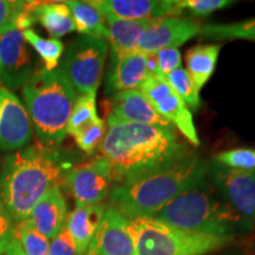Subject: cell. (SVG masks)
<instances>
[{
    "instance_id": "cell-10",
    "label": "cell",
    "mask_w": 255,
    "mask_h": 255,
    "mask_svg": "<svg viewBox=\"0 0 255 255\" xmlns=\"http://www.w3.org/2000/svg\"><path fill=\"white\" fill-rule=\"evenodd\" d=\"M213 182L232 208L241 218L244 229L255 226V173L233 170L213 163L209 167Z\"/></svg>"
},
{
    "instance_id": "cell-24",
    "label": "cell",
    "mask_w": 255,
    "mask_h": 255,
    "mask_svg": "<svg viewBox=\"0 0 255 255\" xmlns=\"http://www.w3.org/2000/svg\"><path fill=\"white\" fill-rule=\"evenodd\" d=\"M199 36L210 41H255V17L235 23L201 25Z\"/></svg>"
},
{
    "instance_id": "cell-27",
    "label": "cell",
    "mask_w": 255,
    "mask_h": 255,
    "mask_svg": "<svg viewBox=\"0 0 255 255\" xmlns=\"http://www.w3.org/2000/svg\"><path fill=\"white\" fill-rule=\"evenodd\" d=\"M14 239L25 255H49V239L38 232L27 219L15 223Z\"/></svg>"
},
{
    "instance_id": "cell-11",
    "label": "cell",
    "mask_w": 255,
    "mask_h": 255,
    "mask_svg": "<svg viewBox=\"0 0 255 255\" xmlns=\"http://www.w3.org/2000/svg\"><path fill=\"white\" fill-rule=\"evenodd\" d=\"M84 255H135L130 220L110 205Z\"/></svg>"
},
{
    "instance_id": "cell-14",
    "label": "cell",
    "mask_w": 255,
    "mask_h": 255,
    "mask_svg": "<svg viewBox=\"0 0 255 255\" xmlns=\"http://www.w3.org/2000/svg\"><path fill=\"white\" fill-rule=\"evenodd\" d=\"M0 150H20L32 138V123L24 104L13 92L0 87Z\"/></svg>"
},
{
    "instance_id": "cell-25",
    "label": "cell",
    "mask_w": 255,
    "mask_h": 255,
    "mask_svg": "<svg viewBox=\"0 0 255 255\" xmlns=\"http://www.w3.org/2000/svg\"><path fill=\"white\" fill-rule=\"evenodd\" d=\"M100 117L96 109V95H78L66 127V133L75 137Z\"/></svg>"
},
{
    "instance_id": "cell-26",
    "label": "cell",
    "mask_w": 255,
    "mask_h": 255,
    "mask_svg": "<svg viewBox=\"0 0 255 255\" xmlns=\"http://www.w3.org/2000/svg\"><path fill=\"white\" fill-rule=\"evenodd\" d=\"M23 37L26 43L36 50V52L40 56L44 62V69L47 71H52L58 68L59 59L64 52L63 43L57 38H45L40 37L32 28L23 31Z\"/></svg>"
},
{
    "instance_id": "cell-16",
    "label": "cell",
    "mask_w": 255,
    "mask_h": 255,
    "mask_svg": "<svg viewBox=\"0 0 255 255\" xmlns=\"http://www.w3.org/2000/svg\"><path fill=\"white\" fill-rule=\"evenodd\" d=\"M108 122L144 124L162 128L171 127L156 113L152 105L138 89L113 95Z\"/></svg>"
},
{
    "instance_id": "cell-32",
    "label": "cell",
    "mask_w": 255,
    "mask_h": 255,
    "mask_svg": "<svg viewBox=\"0 0 255 255\" xmlns=\"http://www.w3.org/2000/svg\"><path fill=\"white\" fill-rule=\"evenodd\" d=\"M176 2L181 11L183 12L184 9H187L191 15L196 17L208 15L218 9L237 4V1L232 0H177Z\"/></svg>"
},
{
    "instance_id": "cell-15",
    "label": "cell",
    "mask_w": 255,
    "mask_h": 255,
    "mask_svg": "<svg viewBox=\"0 0 255 255\" xmlns=\"http://www.w3.org/2000/svg\"><path fill=\"white\" fill-rule=\"evenodd\" d=\"M89 2L102 14L128 20L178 17L182 13L175 0H92Z\"/></svg>"
},
{
    "instance_id": "cell-8",
    "label": "cell",
    "mask_w": 255,
    "mask_h": 255,
    "mask_svg": "<svg viewBox=\"0 0 255 255\" xmlns=\"http://www.w3.org/2000/svg\"><path fill=\"white\" fill-rule=\"evenodd\" d=\"M64 183L76 207L102 205L113 189V169L107 159L98 156L70 168L64 176Z\"/></svg>"
},
{
    "instance_id": "cell-28",
    "label": "cell",
    "mask_w": 255,
    "mask_h": 255,
    "mask_svg": "<svg viewBox=\"0 0 255 255\" xmlns=\"http://www.w3.org/2000/svg\"><path fill=\"white\" fill-rule=\"evenodd\" d=\"M168 84L174 89L175 92L180 96L188 108L197 110L201 105L200 91L197 90L195 84L191 81L186 69L180 68L169 73L164 78Z\"/></svg>"
},
{
    "instance_id": "cell-18",
    "label": "cell",
    "mask_w": 255,
    "mask_h": 255,
    "mask_svg": "<svg viewBox=\"0 0 255 255\" xmlns=\"http://www.w3.org/2000/svg\"><path fill=\"white\" fill-rule=\"evenodd\" d=\"M68 219V206L60 187L52 188L32 209L27 220L47 239L58 235Z\"/></svg>"
},
{
    "instance_id": "cell-21",
    "label": "cell",
    "mask_w": 255,
    "mask_h": 255,
    "mask_svg": "<svg viewBox=\"0 0 255 255\" xmlns=\"http://www.w3.org/2000/svg\"><path fill=\"white\" fill-rule=\"evenodd\" d=\"M221 45L200 44L188 50L186 53V71L197 90H201L214 73Z\"/></svg>"
},
{
    "instance_id": "cell-13",
    "label": "cell",
    "mask_w": 255,
    "mask_h": 255,
    "mask_svg": "<svg viewBox=\"0 0 255 255\" xmlns=\"http://www.w3.org/2000/svg\"><path fill=\"white\" fill-rule=\"evenodd\" d=\"M201 25L188 18L167 17L156 19L139 38L137 52L155 55L165 49H177L188 40L199 36Z\"/></svg>"
},
{
    "instance_id": "cell-3",
    "label": "cell",
    "mask_w": 255,
    "mask_h": 255,
    "mask_svg": "<svg viewBox=\"0 0 255 255\" xmlns=\"http://www.w3.org/2000/svg\"><path fill=\"white\" fill-rule=\"evenodd\" d=\"M65 164L47 146H27L6 157L0 171V200L13 221L26 220L47 191L64 182Z\"/></svg>"
},
{
    "instance_id": "cell-31",
    "label": "cell",
    "mask_w": 255,
    "mask_h": 255,
    "mask_svg": "<svg viewBox=\"0 0 255 255\" xmlns=\"http://www.w3.org/2000/svg\"><path fill=\"white\" fill-rule=\"evenodd\" d=\"M105 132H107L105 124L101 119H98L73 138H75L79 149H82L83 151L89 155H94L96 151L100 150Z\"/></svg>"
},
{
    "instance_id": "cell-1",
    "label": "cell",
    "mask_w": 255,
    "mask_h": 255,
    "mask_svg": "<svg viewBox=\"0 0 255 255\" xmlns=\"http://www.w3.org/2000/svg\"><path fill=\"white\" fill-rule=\"evenodd\" d=\"M100 151L113 169L114 186L144 176L188 156L186 144L173 127L119 122H108Z\"/></svg>"
},
{
    "instance_id": "cell-22",
    "label": "cell",
    "mask_w": 255,
    "mask_h": 255,
    "mask_svg": "<svg viewBox=\"0 0 255 255\" xmlns=\"http://www.w3.org/2000/svg\"><path fill=\"white\" fill-rule=\"evenodd\" d=\"M32 17L57 39L76 30L71 11L66 1H38L32 11Z\"/></svg>"
},
{
    "instance_id": "cell-19",
    "label": "cell",
    "mask_w": 255,
    "mask_h": 255,
    "mask_svg": "<svg viewBox=\"0 0 255 255\" xmlns=\"http://www.w3.org/2000/svg\"><path fill=\"white\" fill-rule=\"evenodd\" d=\"M103 15L108 28V40L111 46V57H122L136 53L139 38L156 19L128 20L109 14Z\"/></svg>"
},
{
    "instance_id": "cell-30",
    "label": "cell",
    "mask_w": 255,
    "mask_h": 255,
    "mask_svg": "<svg viewBox=\"0 0 255 255\" xmlns=\"http://www.w3.org/2000/svg\"><path fill=\"white\" fill-rule=\"evenodd\" d=\"M30 7V1L0 0V36L12 30H18L19 19Z\"/></svg>"
},
{
    "instance_id": "cell-17",
    "label": "cell",
    "mask_w": 255,
    "mask_h": 255,
    "mask_svg": "<svg viewBox=\"0 0 255 255\" xmlns=\"http://www.w3.org/2000/svg\"><path fill=\"white\" fill-rule=\"evenodd\" d=\"M148 77L146 56L131 53L122 57H111L105 91L116 95L123 91L137 90Z\"/></svg>"
},
{
    "instance_id": "cell-20",
    "label": "cell",
    "mask_w": 255,
    "mask_h": 255,
    "mask_svg": "<svg viewBox=\"0 0 255 255\" xmlns=\"http://www.w3.org/2000/svg\"><path fill=\"white\" fill-rule=\"evenodd\" d=\"M107 206L76 207L66 219L65 227L75 241L78 255H84L100 227Z\"/></svg>"
},
{
    "instance_id": "cell-35",
    "label": "cell",
    "mask_w": 255,
    "mask_h": 255,
    "mask_svg": "<svg viewBox=\"0 0 255 255\" xmlns=\"http://www.w3.org/2000/svg\"><path fill=\"white\" fill-rule=\"evenodd\" d=\"M49 255H78L75 241L65 226L50 242Z\"/></svg>"
},
{
    "instance_id": "cell-5",
    "label": "cell",
    "mask_w": 255,
    "mask_h": 255,
    "mask_svg": "<svg viewBox=\"0 0 255 255\" xmlns=\"http://www.w3.org/2000/svg\"><path fill=\"white\" fill-rule=\"evenodd\" d=\"M152 218L183 231L218 237L232 238L244 228L232 206L205 184L176 197Z\"/></svg>"
},
{
    "instance_id": "cell-7",
    "label": "cell",
    "mask_w": 255,
    "mask_h": 255,
    "mask_svg": "<svg viewBox=\"0 0 255 255\" xmlns=\"http://www.w3.org/2000/svg\"><path fill=\"white\" fill-rule=\"evenodd\" d=\"M107 55L108 44L103 39L81 36L70 44L60 69L78 95L97 94Z\"/></svg>"
},
{
    "instance_id": "cell-33",
    "label": "cell",
    "mask_w": 255,
    "mask_h": 255,
    "mask_svg": "<svg viewBox=\"0 0 255 255\" xmlns=\"http://www.w3.org/2000/svg\"><path fill=\"white\" fill-rule=\"evenodd\" d=\"M158 66V78L164 79L169 73L181 68L182 58L178 49H165L155 53Z\"/></svg>"
},
{
    "instance_id": "cell-4",
    "label": "cell",
    "mask_w": 255,
    "mask_h": 255,
    "mask_svg": "<svg viewBox=\"0 0 255 255\" xmlns=\"http://www.w3.org/2000/svg\"><path fill=\"white\" fill-rule=\"evenodd\" d=\"M32 128L41 145H59L65 138L66 127L77 92L62 69H40L33 72L21 88Z\"/></svg>"
},
{
    "instance_id": "cell-23",
    "label": "cell",
    "mask_w": 255,
    "mask_h": 255,
    "mask_svg": "<svg viewBox=\"0 0 255 255\" xmlns=\"http://www.w3.org/2000/svg\"><path fill=\"white\" fill-rule=\"evenodd\" d=\"M75 23L76 31L82 36L108 39V28L103 15L89 1H66Z\"/></svg>"
},
{
    "instance_id": "cell-29",
    "label": "cell",
    "mask_w": 255,
    "mask_h": 255,
    "mask_svg": "<svg viewBox=\"0 0 255 255\" xmlns=\"http://www.w3.org/2000/svg\"><path fill=\"white\" fill-rule=\"evenodd\" d=\"M214 162L233 170L255 173V148L229 149L216 155Z\"/></svg>"
},
{
    "instance_id": "cell-6",
    "label": "cell",
    "mask_w": 255,
    "mask_h": 255,
    "mask_svg": "<svg viewBox=\"0 0 255 255\" xmlns=\"http://www.w3.org/2000/svg\"><path fill=\"white\" fill-rule=\"evenodd\" d=\"M135 255H207L232 238L187 232L154 218L130 220Z\"/></svg>"
},
{
    "instance_id": "cell-9",
    "label": "cell",
    "mask_w": 255,
    "mask_h": 255,
    "mask_svg": "<svg viewBox=\"0 0 255 255\" xmlns=\"http://www.w3.org/2000/svg\"><path fill=\"white\" fill-rule=\"evenodd\" d=\"M138 90L144 95L156 113L182 133L190 144L195 146L201 144L189 108L165 79L148 75Z\"/></svg>"
},
{
    "instance_id": "cell-12",
    "label": "cell",
    "mask_w": 255,
    "mask_h": 255,
    "mask_svg": "<svg viewBox=\"0 0 255 255\" xmlns=\"http://www.w3.org/2000/svg\"><path fill=\"white\" fill-rule=\"evenodd\" d=\"M33 75V63L23 32L12 30L0 36V82L17 90Z\"/></svg>"
},
{
    "instance_id": "cell-34",
    "label": "cell",
    "mask_w": 255,
    "mask_h": 255,
    "mask_svg": "<svg viewBox=\"0 0 255 255\" xmlns=\"http://www.w3.org/2000/svg\"><path fill=\"white\" fill-rule=\"evenodd\" d=\"M14 226L13 219L0 200V255L4 254L14 241Z\"/></svg>"
},
{
    "instance_id": "cell-38",
    "label": "cell",
    "mask_w": 255,
    "mask_h": 255,
    "mask_svg": "<svg viewBox=\"0 0 255 255\" xmlns=\"http://www.w3.org/2000/svg\"><path fill=\"white\" fill-rule=\"evenodd\" d=\"M0 83H1V82H0Z\"/></svg>"
},
{
    "instance_id": "cell-36",
    "label": "cell",
    "mask_w": 255,
    "mask_h": 255,
    "mask_svg": "<svg viewBox=\"0 0 255 255\" xmlns=\"http://www.w3.org/2000/svg\"><path fill=\"white\" fill-rule=\"evenodd\" d=\"M2 255H25V253L23 252V250H21L20 245L18 244V241L14 239V241L9 245V247L6 250V252Z\"/></svg>"
},
{
    "instance_id": "cell-2",
    "label": "cell",
    "mask_w": 255,
    "mask_h": 255,
    "mask_svg": "<svg viewBox=\"0 0 255 255\" xmlns=\"http://www.w3.org/2000/svg\"><path fill=\"white\" fill-rule=\"evenodd\" d=\"M208 171L202 159L188 155L144 176L114 186L110 206L129 220L152 218L186 191L203 186Z\"/></svg>"
},
{
    "instance_id": "cell-37",
    "label": "cell",
    "mask_w": 255,
    "mask_h": 255,
    "mask_svg": "<svg viewBox=\"0 0 255 255\" xmlns=\"http://www.w3.org/2000/svg\"><path fill=\"white\" fill-rule=\"evenodd\" d=\"M0 111H1V101H0Z\"/></svg>"
}]
</instances>
